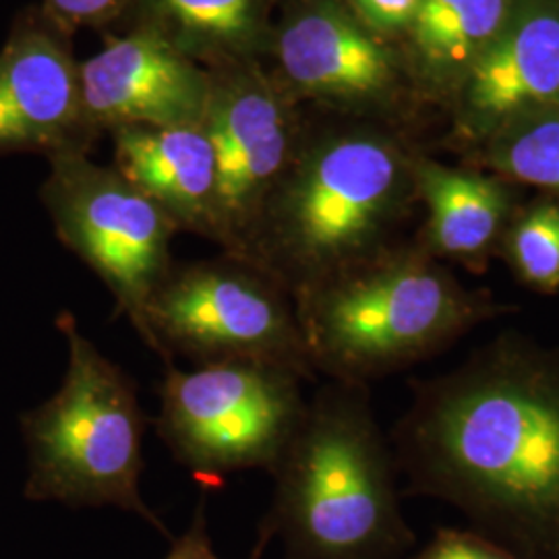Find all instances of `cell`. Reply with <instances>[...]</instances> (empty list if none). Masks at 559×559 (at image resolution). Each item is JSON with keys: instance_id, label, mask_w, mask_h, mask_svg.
Segmentation results:
<instances>
[{"instance_id": "6da1fadb", "label": "cell", "mask_w": 559, "mask_h": 559, "mask_svg": "<svg viewBox=\"0 0 559 559\" xmlns=\"http://www.w3.org/2000/svg\"><path fill=\"white\" fill-rule=\"evenodd\" d=\"M390 448L404 493L519 559H559V348L506 334L423 381Z\"/></svg>"}, {"instance_id": "7a4b0ae2", "label": "cell", "mask_w": 559, "mask_h": 559, "mask_svg": "<svg viewBox=\"0 0 559 559\" xmlns=\"http://www.w3.org/2000/svg\"><path fill=\"white\" fill-rule=\"evenodd\" d=\"M267 473L274 496L260 528L282 540V559H400L415 545L365 383L332 381L307 402Z\"/></svg>"}, {"instance_id": "3957f363", "label": "cell", "mask_w": 559, "mask_h": 559, "mask_svg": "<svg viewBox=\"0 0 559 559\" xmlns=\"http://www.w3.org/2000/svg\"><path fill=\"white\" fill-rule=\"evenodd\" d=\"M406 185L396 147L373 135H342L300 150L265 203L245 260L297 299L380 255Z\"/></svg>"}, {"instance_id": "277c9868", "label": "cell", "mask_w": 559, "mask_h": 559, "mask_svg": "<svg viewBox=\"0 0 559 559\" xmlns=\"http://www.w3.org/2000/svg\"><path fill=\"white\" fill-rule=\"evenodd\" d=\"M57 328L69 357L62 383L20 419L27 450L25 498L71 508H119L168 537L160 516L141 496L147 419L135 380L83 336L71 311H60Z\"/></svg>"}, {"instance_id": "5b68a950", "label": "cell", "mask_w": 559, "mask_h": 559, "mask_svg": "<svg viewBox=\"0 0 559 559\" xmlns=\"http://www.w3.org/2000/svg\"><path fill=\"white\" fill-rule=\"evenodd\" d=\"M313 373L367 383L425 359L496 316L436 265L380 253L295 299Z\"/></svg>"}, {"instance_id": "8992f818", "label": "cell", "mask_w": 559, "mask_h": 559, "mask_svg": "<svg viewBox=\"0 0 559 559\" xmlns=\"http://www.w3.org/2000/svg\"><path fill=\"white\" fill-rule=\"evenodd\" d=\"M150 350L166 365L249 360L316 373L307 357L293 295L255 261L173 263L145 309Z\"/></svg>"}, {"instance_id": "52a82bcc", "label": "cell", "mask_w": 559, "mask_h": 559, "mask_svg": "<svg viewBox=\"0 0 559 559\" xmlns=\"http://www.w3.org/2000/svg\"><path fill=\"white\" fill-rule=\"evenodd\" d=\"M156 433L198 479L270 471L302 420L297 371L249 360L164 367Z\"/></svg>"}, {"instance_id": "ba28073f", "label": "cell", "mask_w": 559, "mask_h": 559, "mask_svg": "<svg viewBox=\"0 0 559 559\" xmlns=\"http://www.w3.org/2000/svg\"><path fill=\"white\" fill-rule=\"evenodd\" d=\"M48 160L40 195L57 237L104 282L117 313L150 346L145 309L175 263L170 240L177 226L115 166L90 160L83 150Z\"/></svg>"}, {"instance_id": "9c48e42d", "label": "cell", "mask_w": 559, "mask_h": 559, "mask_svg": "<svg viewBox=\"0 0 559 559\" xmlns=\"http://www.w3.org/2000/svg\"><path fill=\"white\" fill-rule=\"evenodd\" d=\"M203 127L216 158V242L247 258L261 214L295 158L278 92L253 62L218 67Z\"/></svg>"}, {"instance_id": "30bf717a", "label": "cell", "mask_w": 559, "mask_h": 559, "mask_svg": "<svg viewBox=\"0 0 559 559\" xmlns=\"http://www.w3.org/2000/svg\"><path fill=\"white\" fill-rule=\"evenodd\" d=\"M80 83L87 131L201 124L212 94V73L145 29L83 60Z\"/></svg>"}, {"instance_id": "8fae6325", "label": "cell", "mask_w": 559, "mask_h": 559, "mask_svg": "<svg viewBox=\"0 0 559 559\" xmlns=\"http://www.w3.org/2000/svg\"><path fill=\"white\" fill-rule=\"evenodd\" d=\"M80 64L44 17H25L0 52V154L83 150Z\"/></svg>"}, {"instance_id": "7c38bea8", "label": "cell", "mask_w": 559, "mask_h": 559, "mask_svg": "<svg viewBox=\"0 0 559 559\" xmlns=\"http://www.w3.org/2000/svg\"><path fill=\"white\" fill-rule=\"evenodd\" d=\"M276 57L284 80L321 98L362 100L392 81V57L338 0H300L282 20Z\"/></svg>"}, {"instance_id": "4fadbf2b", "label": "cell", "mask_w": 559, "mask_h": 559, "mask_svg": "<svg viewBox=\"0 0 559 559\" xmlns=\"http://www.w3.org/2000/svg\"><path fill=\"white\" fill-rule=\"evenodd\" d=\"M115 168L177 226L216 240V158L201 124L120 127Z\"/></svg>"}, {"instance_id": "5bb4252c", "label": "cell", "mask_w": 559, "mask_h": 559, "mask_svg": "<svg viewBox=\"0 0 559 559\" xmlns=\"http://www.w3.org/2000/svg\"><path fill=\"white\" fill-rule=\"evenodd\" d=\"M473 108L491 120L559 96V7L519 4L468 71Z\"/></svg>"}, {"instance_id": "9a60e30c", "label": "cell", "mask_w": 559, "mask_h": 559, "mask_svg": "<svg viewBox=\"0 0 559 559\" xmlns=\"http://www.w3.org/2000/svg\"><path fill=\"white\" fill-rule=\"evenodd\" d=\"M141 29L193 60L251 62L267 44V0H140Z\"/></svg>"}, {"instance_id": "2e32d148", "label": "cell", "mask_w": 559, "mask_h": 559, "mask_svg": "<svg viewBox=\"0 0 559 559\" xmlns=\"http://www.w3.org/2000/svg\"><path fill=\"white\" fill-rule=\"evenodd\" d=\"M413 177L427 203L429 235L438 251L471 258L496 239L508 212V195L500 182L436 162L415 164Z\"/></svg>"}, {"instance_id": "e0dca14e", "label": "cell", "mask_w": 559, "mask_h": 559, "mask_svg": "<svg viewBox=\"0 0 559 559\" xmlns=\"http://www.w3.org/2000/svg\"><path fill=\"white\" fill-rule=\"evenodd\" d=\"M516 0H420L411 23L425 64L441 73L471 71L516 11Z\"/></svg>"}, {"instance_id": "ac0fdd59", "label": "cell", "mask_w": 559, "mask_h": 559, "mask_svg": "<svg viewBox=\"0 0 559 559\" xmlns=\"http://www.w3.org/2000/svg\"><path fill=\"white\" fill-rule=\"evenodd\" d=\"M493 164L508 177L559 191V117L522 122L493 150Z\"/></svg>"}, {"instance_id": "d6986e66", "label": "cell", "mask_w": 559, "mask_h": 559, "mask_svg": "<svg viewBox=\"0 0 559 559\" xmlns=\"http://www.w3.org/2000/svg\"><path fill=\"white\" fill-rule=\"evenodd\" d=\"M510 255L520 278L540 293L559 288V205L531 210L512 233Z\"/></svg>"}, {"instance_id": "ffe728a7", "label": "cell", "mask_w": 559, "mask_h": 559, "mask_svg": "<svg viewBox=\"0 0 559 559\" xmlns=\"http://www.w3.org/2000/svg\"><path fill=\"white\" fill-rule=\"evenodd\" d=\"M411 559H519L493 540L473 531L441 528L436 537Z\"/></svg>"}, {"instance_id": "44dd1931", "label": "cell", "mask_w": 559, "mask_h": 559, "mask_svg": "<svg viewBox=\"0 0 559 559\" xmlns=\"http://www.w3.org/2000/svg\"><path fill=\"white\" fill-rule=\"evenodd\" d=\"M127 0H44L41 17L60 34L112 20Z\"/></svg>"}, {"instance_id": "7402d4cb", "label": "cell", "mask_w": 559, "mask_h": 559, "mask_svg": "<svg viewBox=\"0 0 559 559\" xmlns=\"http://www.w3.org/2000/svg\"><path fill=\"white\" fill-rule=\"evenodd\" d=\"M270 540H272V537L263 528H260V539H258L251 556L247 559H263V554H265ZM164 559H221L214 551L212 537H210V531H207L205 501H200L193 522L189 524V528L180 537L173 540V547Z\"/></svg>"}, {"instance_id": "603a6c76", "label": "cell", "mask_w": 559, "mask_h": 559, "mask_svg": "<svg viewBox=\"0 0 559 559\" xmlns=\"http://www.w3.org/2000/svg\"><path fill=\"white\" fill-rule=\"evenodd\" d=\"M350 11L371 34L411 27L420 0H348Z\"/></svg>"}]
</instances>
